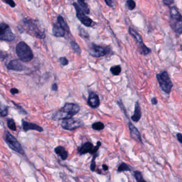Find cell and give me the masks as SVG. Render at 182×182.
I'll use <instances>...</instances> for the list:
<instances>
[{"label": "cell", "instance_id": "obj_1", "mask_svg": "<svg viewBox=\"0 0 182 182\" xmlns=\"http://www.w3.org/2000/svg\"><path fill=\"white\" fill-rule=\"evenodd\" d=\"M80 107L77 104L67 103L65 106L61 108L53 115V120H63L72 118L73 116L79 113Z\"/></svg>", "mask_w": 182, "mask_h": 182}, {"label": "cell", "instance_id": "obj_2", "mask_svg": "<svg viewBox=\"0 0 182 182\" xmlns=\"http://www.w3.org/2000/svg\"><path fill=\"white\" fill-rule=\"evenodd\" d=\"M23 23L26 30L30 34L39 39H43L45 37L44 30L40 27L37 21L28 18L23 19Z\"/></svg>", "mask_w": 182, "mask_h": 182}, {"label": "cell", "instance_id": "obj_3", "mask_svg": "<svg viewBox=\"0 0 182 182\" xmlns=\"http://www.w3.org/2000/svg\"><path fill=\"white\" fill-rule=\"evenodd\" d=\"M170 21L171 28L175 32L180 35L182 34V16L175 7L170 8Z\"/></svg>", "mask_w": 182, "mask_h": 182}, {"label": "cell", "instance_id": "obj_4", "mask_svg": "<svg viewBox=\"0 0 182 182\" xmlns=\"http://www.w3.org/2000/svg\"><path fill=\"white\" fill-rule=\"evenodd\" d=\"M17 55L19 59L23 62H29L32 60L34 55L30 47L23 41L19 42L17 45Z\"/></svg>", "mask_w": 182, "mask_h": 182}, {"label": "cell", "instance_id": "obj_5", "mask_svg": "<svg viewBox=\"0 0 182 182\" xmlns=\"http://www.w3.org/2000/svg\"><path fill=\"white\" fill-rule=\"evenodd\" d=\"M3 137L5 142L11 150L20 155H25V152L22 146L17 141L16 138L12 136L9 132L5 131Z\"/></svg>", "mask_w": 182, "mask_h": 182}, {"label": "cell", "instance_id": "obj_6", "mask_svg": "<svg viewBox=\"0 0 182 182\" xmlns=\"http://www.w3.org/2000/svg\"><path fill=\"white\" fill-rule=\"evenodd\" d=\"M157 78L162 90L167 94H170L173 84L167 72L163 71L157 75Z\"/></svg>", "mask_w": 182, "mask_h": 182}, {"label": "cell", "instance_id": "obj_7", "mask_svg": "<svg viewBox=\"0 0 182 182\" xmlns=\"http://www.w3.org/2000/svg\"><path fill=\"white\" fill-rule=\"evenodd\" d=\"M15 38L16 36L12 32L9 26L3 23L0 24V40L11 42Z\"/></svg>", "mask_w": 182, "mask_h": 182}, {"label": "cell", "instance_id": "obj_8", "mask_svg": "<svg viewBox=\"0 0 182 182\" xmlns=\"http://www.w3.org/2000/svg\"><path fill=\"white\" fill-rule=\"evenodd\" d=\"M84 125V122L79 119H75L69 118L62 120L61 123V127L64 129L68 130H74Z\"/></svg>", "mask_w": 182, "mask_h": 182}, {"label": "cell", "instance_id": "obj_9", "mask_svg": "<svg viewBox=\"0 0 182 182\" xmlns=\"http://www.w3.org/2000/svg\"><path fill=\"white\" fill-rule=\"evenodd\" d=\"M74 8L76 11V16L79 21L83 24L84 25L87 27H90L92 24V20L86 15L85 12L81 9V7L77 3L74 2L73 3Z\"/></svg>", "mask_w": 182, "mask_h": 182}, {"label": "cell", "instance_id": "obj_10", "mask_svg": "<svg viewBox=\"0 0 182 182\" xmlns=\"http://www.w3.org/2000/svg\"><path fill=\"white\" fill-rule=\"evenodd\" d=\"M109 53V49L103 46L92 44L89 48V53L94 57L99 58L106 55Z\"/></svg>", "mask_w": 182, "mask_h": 182}, {"label": "cell", "instance_id": "obj_11", "mask_svg": "<svg viewBox=\"0 0 182 182\" xmlns=\"http://www.w3.org/2000/svg\"><path fill=\"white\" fill-rule=\"evenodd\" d=\"M7 69L9 70L14 71H23L25 67L21 62L18 60H13L10 61L7 66Z\"/></svg>", "mask_w": 182, "mask_h": 182}, {"label": "cell", "instance_id": "obj_12", "mask_svg": "<svg viewBox=\"0 0 182 182\" xmlns=\"http://www.w3.org/2000/svg\"><path fill=\"white\" fill-rule=\"evenodd\" d=\"M88 104L92 108L98 107L100 105L99 97L94 92H91L88 99Z\"/></svg>", "mask_w": 182, "mask_h": 182}, {"label": "cell", "instance_id": "obj_13", "mask_svg": "<svg viewBox=\"0 0 182 182\" xmlns=\"http://www.w3.org/2000/svg\"><path fill=\"white\" fill-rule=\"evenodd\" d=\"M23 130L25 132H27L30 130H36L39 132H42L43 131V129L39 125L31 122H27L26 121H24L23 122Z\"/></svg>", "mask_w": 182, "mask_h": 182}, {"label": "cell", "instance_id": "obj_14", "mask_svg": "<svg viewBox=\"0 0 182 182\" xmlns=\"http://www.w3.org/2000/svg\"><path fill=\"white\" fill-rule=\"evenodd\" d=\"M93 148H94V146L92 143L90 142H86L82 145L81 147H79L78 149V151L79 153L81 155H85L88 153L92 154Z\"/></svg>", "mask_w": 182, "mask_h": 182}, {"label": "cell", "instance_id": "obj_15", "mask_svg": "<svg viewBox=\"0 0 182 182\" xmlns=\"http://www.w3.org/2000/svg\"><path fill=\"white\" fill-rule=\"evenodd\" d=\"M65 30L60 25V24L57 23L54 24L52 28V32L55 37H65Z\"/></svg>", "mask_w": 182, "mask_h": 182}, {"label": "cell", "instance_id": "obj_16", "mask_svg": "<svg viewBox=\"0 0 182 182\" xmlns=\"http://www.w3.org/2000/svg\"><path fill=\"white\" fill-rule=\"evenodd\" d=\"M141 115H142V113H141V108L140 107L138 101H137L135 106L134 114L131 117V120L134 122H138L141 119Z\"/></svg>", "mask_w": 182, "mask_h": 182}, {"label": "cell", "instance_id": "obj_17", "mask_svg": "<svg viewBox=\"0 0 182 182\" xmlns=\"http://www.w3.org/2000/svg\"><path fill=\"white\" fill-rule=\"evenodd\" d=\"M54 151L55 153L57 155H59L63 160H65L66 159H67L68 157V152L63 147H62L61 146H59L55 148Z\"/></svg>", "mask_w": 182, "mask_h": 182}, {"label": "cell", "instance_id": "obj_18", "mask_svg": "<svg viewBox=\"0 0 182 182\" xmlns=\"http://www.w3.org/2000/svg\"><path fill=\"white\" fill-rule=\"evenodd\" d=\"M129 34L131 35V36L135 39L136 42L138 43V44H140V46H143V44H144L143 43L142 37L136 31L133 30V28L129 27Z\"/></svg>", "mask_w": 182, "mask_h": 182}, {"label": "cell", "instance_id": "obj_19", "mask_svg": "<svg viewBox=\"0 0 182 182\" xmlns=\"http://www.w3.org/2000/svg\"><path fill=\"white\" fill-rule=\"evenodd\" d=\"M128 126H129V129L131 134L135 136L136 138H137L138 140L141 142V143H142L140 133H139L138 130L136 128V127H135L134 125H133L131 122H130L128 123Z\"/></svg>", "mask_w": 182, "mask_h": 182}, {"label": "cell", "instance_id": "obj_20", "mask_svg": "<svg viewBox=\"0 0 182 182\" xmlns=\"http://www.w3.org/2000/svg\"><path fill=\"white\" fill-rule=\"evenodd\" d=\"M57 21H58V23L65 30V31L69 33V27H68V26L67 25V23H66V21L64 20L62 16H59L58 19H57Z\"/></svg>", "mask_w": 182, "mask_h": 182}, {"label": "cell", "instance_id": "obj_21", "mask_svg": "<svg viewBox=\"0 0 182 182\" xmlns=\"http://www.w3.org/2000/svg\"><path fill=\"white\" fill-rule=\"evenodd\" d=\"M78 2L83 11L86 14H90V9L88 7V5L85 2V0H78Z\"/></svg>", "mask_w": 182, "mask_h": 182}, {"label": "cell", "instance_id": "obj_22", "mask_svg": "<svg viewBox=\"0 0 182 182\" xmlns=\"http://www.w3.org/2000/svg\"><path fill=\"white\" fill-rule=\"evenodd\" d=\"M122 71V69L119 65L114 66L111 67L110 72L112 74L114 75H119Z\"/></svg>", "mask_w": 182, "mask_h": 182}, {"label": "cell", "instance_id": "obj_23", "mask_svg": "<svg viewBox=\"0 0 182 182\" xmlns=\"http://www.w3.org/2000/svg\"><path fill=\"white\" fill-rule=\"evenodd\" d=\"M70 45H71V46H72V49L74 50V51L77 54H78V55H80L81 54L82 50H81L80 47L78 45V44L76 43V42L74 41H71V42H70Z\"/></svg>", "mask_w": 182, "mask_h": 182}, {"label": "cell", "instance_id": "obj_24", "mask_svg": "<svg viewBox=\"0 0 182 182\" xmlns=\"http://www.w3.org/2000/svg\"><path fill=\"white\" fill-rule=\"evenodd\" d=\"M118 172H122L125 171H131V168L128 164L125 163H122L120 164L118 168Z\"/></svg>", "mask_w": 182, "mask_h": 182}, {"label": "cell", "instance_id": "obj_25", "mask_svg": "<svg viewBox=\"0 0 182 182\" xmlns=\"http://www.w3.org/2000/svg\"><path fill=\"white\" fill-rule=\"evenodd\" d=\"M7 126L10 129H11L12 131H16V126L15 124V122L14 120L12 119H9L7 120Z\"/></svg>", "mask_w": 182, "mask_h": 182}, {"label": "cell", "instance_id": "obj_26", "mask_svg": "<svg viewBox=\"0 0 182 182\" xmlns=\"http://www.w3.org/2000/svg\"><path fill=\"white\" fill-rule=\"evenodd\" d=\"M104 126L103 123L101 122H95L92 125V128L95 130H101L104 129Z\"/></svg>", "mask_w": 182, "mask_h": 182}, {"label": "cell", "instance_id": "obj_27", "mask_svg": "<svg viewBox=\"0 0 182 182\" xmlns=\"http://www.w3.org/2000/svg\"><path fill=\"white\" fill-rule=\"evenodd\" d=\"M140 48H141V54H142L143 55H147L151 52V49L146 46L145 44L140 46Z\"/></svg>", "mask_w": 182, "mask_h": 182}, {"label": "cell", "instance_id": "obj_28", "mask_svg": "<svg viewBox=\"0 0 182 182\" xmlns=\"http://www.w3.org/2000/svg\"><path fill=\"white\" fill-rule=\"evenodd\" d=\"M126 6L129 10H133L136 7V3L134 0H128L126 2Z\"/></svg>", "mask_w": 182, "mask_h": 182}, {"label": "cell", "instance_id": "obj_29", "mask_svg": "<svg viewBox=\"0 0 182 182\" xmlns=\"http://www.w3.org/2000/svg\"><path fill=\"white\" fill-rule=\"evenodd\" d=\"M134 175L137 182L145 181L143 179V176L142 175L141 172H140L138 171H134Z\"/></svg>", "mask_w": 182, "mask_h": 182}, {"label": "cell", "instance_id": "obj_30", "mask_svg": "<svg viewBox=\"0 0 182 182\" xmlns=\"http://www.w3.org/2000/svg\"><path fill=\"white\" fill-rule=\"evenodd\" d=\"M8 114V108L7 107H2L0 104V116L2 117H5Z\"/></svg>", "mask_w": 182, "mask_h": 182}, {"label": "cell", "instance_id": "obj_31", "mask_svg": "<svg viewBox=\"0 0 182 182\" xmlns=\"http://www.w3.org/2000/svg\"><path fill=\"white\" fill-rule=\"evenodd\" d=\"M59 62H60L61 65L62 66H66L68 64V60L66 57H61L59 59Z\"/></svg>", "mask_w": 182, "mask_h": 182}, {"label": "cell", "instance_id": "obj_32", "mask_svg": "<svg viewBox=\"0 0 182 182\" xmlns=\"http://www.w3.org/2000/svg\"><path fill=\"white\" fill-rule=\"evenodd\" d=\"M3 2L8 5H9L12 8H14L16 7V3L13 0H3Z\"/></svg>", "mask_w": 182, "mask_h": 182}, {"label": "cell", "instance_id": "obj_33", "mask_svg": "<svg viewBox=\"0 0 182 182\" xmlns=\"http://www.w3.org/2000/svg\"><path fill=\"white\" fill-rule=\"evenodd\" d=\"M14 103V105L16 106V107L17 109L19 111H20V112L21 113H23V114H27V112H26L21 106H19V105L16 104V103Z\"/></svg>", "mask_w": 182, "mask_h": 182}, {"label": "cell", "instance_id": "obj_34", "mask_svg": "<svg viewBox=\"0 0 182 182\" xmlns=\"http://www.w3.org/2000/svg\"><path fill=\"white\" fill-rule=\"evenodd\" d=\"M79 34L83 37H88V33L86 32L85 30H84L83 28H82L81 27H79Z\"/></svg>", "mask_w": 182, "mask_h": 182}, {"label": "cell", "instance_id": "obj_35", "mask_svg": "<svg viewBox=\"0 0 182 182\" xmlns=\"http://www.w3.org/2000/svg\"><path fill=\"white\" fill-rule=\"evenodd\" d=\"M97 155H95L93 157L92 160V162H91V170L92 171H94L95 168V159L97 158Z\"/></svg>", "mask_w": 182, "mask_h": 182}, {"label": "cell", "instance_id": "obj_36", "mask_svg": "<svg viewBox=\"0 0 182 182\" xmlns=\"http://www.w3.org/2000/svg\"><path fill=\"white\" fill-rule=\"evenodd\" d=\"M175 0H162L163 3L167 6H170L174 3Z\"/></svg>", "mask_w": 182, "mask_h": 182}, {"label": "cell", "instance_id": "obj_37", "mask_svg": "<svg viewBox=\"0 0 182 182\" xmlns=\"http://www.w3.org/2000/svg\"><path fill=\"white\" fill-rule=\"evenodd\" d=\"M104 1L109 7H113L114 6V3H113V0H104Z\"/></svg>", "mask_w": 182, "mask_h": 182}, {"label": "cell", "instance_id": "obj_38", "mask_svg": "<svg viewBox=\"0 0 182 182\" xmlns=\"http://www.w3.org/2000/svg\"><path fill=\"white\" fill-rule=\"evenodd\" d=\"M7 55L6 53H3L2 51H0V59L4 60L5 59V58H7Z\"/></svg>", "mask_w": 182, "mask_h": 182}, {"label": "cell", "instance_id": "obj_39", "mask_svg": "<svg viewBox=\"0 0 182 182\" xmlns=\"http://www.w3.org/2000/svg\"><path fill=\"white\" fill-rule=\"evenodd\" d=\"M10 92L12 94H18L19 90L16 88H12L10 90Z\"/></svg>", "mask_w": 182, "mask_h": 182}, {"label": "cell", "instance_id": "obj_40", "mask_svg": "<svg viewBox=\"0 0 182 182\" xmlns=\"http://www.w3.org/2000/svg\"><path fill=\"white\" fill-rule=\"evenodd\" d=\"M177 138L180 143H182V134L180 133H178L177 134Z\"/></svg>", "mask_w": 182, "mask_h": 182}, {"label": "cell", "instance_id": "obj_41", "mask_svg": "<svg viewBox=\"0 0 182 182\" xmlns=\"http://www.w3.org/2000/svg\"><path fill=\"white\" fill-rule=\"evenodd\" d=\"M52 89L54 91H57L58 90V85H57L56 83H54V84H53L52 86Z\"/></svg>", "mask_w": 182, "mask_h": 182}, {"label": "cell", "instance_id": "obj_42", "mask_svg": "<svg viewBox=\"0 0 182 182\" xmlns=\"http://www.w3.org/2000/svg\"><path fill=\"white\" fill-rule=\"evenodd\" d=\"M151 103H152V104L153 105H156V104H157V103H158V101L156 99V98H153L151 99Z\"/></svg>", "mask_w": 182, "mask_h": 182}, {"label": "cell", "instance_id": "obj_43", "mask_svg": "<svg viewBox=\"0 0 182 182\" xmlns=\"http://www.w3.org/2000/svg\"><path fill=\"white\" fill-rule=\"evenodd\" d=\"M102 168L103 169L104 171H107L108 169V166H106V164H103V166H102Z\"/></svg>", "mask_w": 182, "mask_h": 182}]
</instances>
